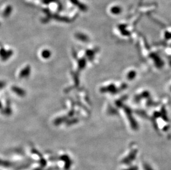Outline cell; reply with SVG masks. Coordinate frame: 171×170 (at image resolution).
I'll use <instances>...</instances> for the list:
<instances>
[{"mask_svg":"<svg viewBox=\"0 0 171 170\" xmlns=\"http://www.w3.org/2000/svg\"><path fill=\"white\" fill-rule=\"evenodd\" d=\"M50 55V53L48 51H45V52H43V57H44V58H47V57H49Z\"/></svg>","mask_w":171,"mask_h":170,"instance_id":"cell-5","label":"cell"},{"mask_svg":"<svg viewBox=\"0 0 171 170\" xmlns=\"http://www.w3.org/2000/svg\"><path fill=\"white\" fill-rule=\"evenodd\" d=\"M60 159L65 162V170H69V168H70L71 166V161L69 157L67 155H63L60 156Z\"/></svg>","mask_w":171,"mask_h":170,"instance_id":"cell-1","label":"cell"},{"mask_svg":"<svg viewBox=\"0 0 171 170\" xmlns=\"http://www.w3.org/2000/svg\"><path fill=\"white\" fill-rule=\"evenodd\" d=\"M13 163L8 161L3 160L0 159V166H3V167H5V168H10V167H12Z\"/></svg>","mask_w":171,"mask_h":170,"instance_id":"cell-2","label":"cell"},{"mask_svg":"<svg viewBox=\"0 0 171 170\" xmlns=\"http://www.w3.org/2000/svg\"><path fill=\"white\" fill-rule=\"evenodd\" d=\"M57 0H43V2L44 4H49L50 3L53 2H55Z\"/></svg>","mask_w":171,"mask_h":170,"instance_id":"cell-4","label":"cell"},{"mask_svg":"<svg viewBox=\"0 0 171 170\" xmlns=\"http://www.w3.org/2000/svg\"><path fill=\"white\" fill-rule=\"evenodd\" d=\"M12 11V7L11 6H8L6 7V8H5L4 12H3V16L5 17H7L9 16L10 14L11 13Z\"/></svg>","mask_w":171,"mask_h":170,"instance_id":"cell-3","label":"cell"}]
</instances>
